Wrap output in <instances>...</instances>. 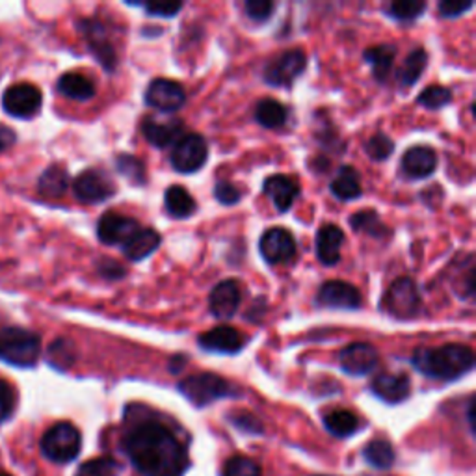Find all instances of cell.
<instances>
[{
	"label": "cell",
	"instance_id": "f907efd6",
	"mask_svg": "<svg viewBox=\"0 0 476 476\" xmlns=\"http://www.w3.org/2000/svg\"><path fill=\"white\" fill-rule=\"evenodd\" d=\"M467 421H469L471 431L474 433V399L469 401V406H467Z\"/></svg>",
	"mask_w": 476,
	"mask_h": 476
},
{
	"label": "cell",
	"instance_id": "8992f818",
	"mask_svg": "<svg viewBox=\"0 0 476 476\" xmlns=\"http://www.w3.org/2000/svg\"><path fill=\"white\" fill-rule=\"evenodd\" d=\"M382 307L396 319H413L421 309V296L413 280L410 277L396 280L385 293Z\"/></svg>",
	"mask_w": 476,
	"mask_h": 476
},
{
	"label": "cell",
	"instance_id": "ee69618b",
	"mask_svg": "<svg viewBox=\"0 0 476 476\" xmlns=\"http://www.w3.org/2000/svg\"><path fill=\"white\" fill-rule=\"evenodd\" d=\"M153 17H174L183 10V3H172V0H154V3L140 5Z\"/></svg>",
	"mask_w": 476,
	"mask_h": 476
},
{
	"label": "cell",
	"instance_id": "e0dca14e",
	"mask_svg": "<svg viewBox=\"0 0 476 476\" xmlns=\"http://www.w3.org/2000/svg\"><path fill=\"white\" fill-rule=\"evenodd\" d=\"M183 129L184 125L183 122H179V119H166V122H158V119L153 115L145 117L142 124V133L145 140L158 149L170 147L172 144L175 145L181 140Z\"/></svg>",
	"mask_w": 476,
	"mask_h": 476
},
{
	"label": "cell",
	"instance_id": "74e56055",
	"mask_svg": "<svg viewBox=\"0 0 476 476\" xmlns=\"http://www.w3.org/2000/svg\"><path fill=\"white\" fill-rule=\"evenodd\" d=\"M115 168L124 177H127L134 184H144L145 183V168L142 164L140 158L133 154H119L115 156Z\"/></svg>",
	"mask_w": 476,
	"mask_h": 476
},
{
	"label": "cell",
	"instance_id": "d6a6232c",
	"mask_svg": "<svg viewBox=\"0 0 476 476\" xmlns=\"http://www.w3.org/2000/svg\"><path fill=\"white\" fill-rule=\"evenodd\" d=\"M428 65V55L424 49H415L408 55V58L404 60L401 71H399V78H401V83L404 86H413L421 74L424 73Z\"/></svg>",
	"mask_w": 476,
	"mask_h": 476
},
{
	"label": "cell",
	"instance_id": "2e32d148",
	"mask_svg": "<svg viewBox=\"0 0 476 476\" xmlns=\"http://www.w3.org/2000/svg\"><path fill=\"white\" fill-rule=\"evenodd\" d=\"M372 392L387 404H401L410 399L412 380L408 374H378L371 385Z\"/></svg>",
	"mask_w": 476,
	"mask_h": 476
},
{
	"label": "cell",
	"instance_id": "1f68e13d",
	"mask_svg": "<svg viewBox=\"0 0 476 476\" xmlns=\"http://www.w3.org/2000/svg\"><path fill=\"white\" fill-rule=\"evenodd\" d=\"M394 55H396V49L392 45H378V47H371L365 51V60L371 64L376 81L380 83L387 81L392 62H394Z\"/></svg>",
	"mask_w": 476,
	"mask_h": 476
},
{
	"label": "cell",
	"instance_id": "cb8c5ba5",
	"mask_svg": "<svg viewBox=\"0 0 476 476\" xmlns=\"http://www.w3.org/2000/svg\"><path fill=\"white\" fill-rule=\"evenodd\" d=\"M158 246H161V234H158L154 229H145L140 227L129 241L122 246L124 253L131 261H144L149 255H153Z\"/></svg>",
	"mask_w": 476,
	"mask_h": 476
},
{
	"label": "cell",
	"instance_id": "e575fe53",
	"mask_svg": "<svg viewBox=\"0 0 476 476\" xmlns=\"http://www.w3.org/2000/svg\"><path fill=\"white\" fill-rule=\"evenodd\" d=\"M49 357V363L60 371L69 369L74 360H76V352H74V344L69 339H56L47 352Z\"/></svg>",
	"mask_w": 476,
	"mask_h": 476
},
{
	"label": "cell",
	"instance_id": "277c9868",
	"mask_svg": "<svg viewBox=\"0 0 476 476\" xmlns=\"http://www.w3.org/2000/svg\"><path fill=\"white\" fill-rule=\"evenodd\" d=\"M177 389L183 392L184 399H188L195 408H205L220 399L238 396V389L233 383H229L225 378L213 374V372L188 376L183 382H179Z\"/></svg>",
	"mask_w": 476,
	"mask_h": 476
},
{
	"label": "cell",
	"instance_id": "30bf717a",
	"mask_svg": "<svg viewBox=\"0 0 476 476\" xmlns=\"http://www.w3.org/2000/svg\"><path fill=\"white\" fill-rule=\"evenodd\" d=\"M73 192L78 202L101 203L110 200V197L115 193V184L104 172L86 170L74 179Z\"/></svg>",
	"mask_w": 476,
	"mask_h": 476
},
{
	"label": "cell",
	"instance_id": "f6af8a7d",
	"mask_svg": "<svg viewBox=\"0 0 476 476\" xmlns=\"http://www.w3.org/2000/svg\"><path fill=\"white\" fill-rule=\"evenodd\" d=\"M244 8H246V14H248L250 19L263 23V21H268L272 17L275 5L270 3V0H248Z\"/></svg>",
	"mask_w": 476,
	"mask_h": 476
},
{
	"label": "cell",
	"instance_id": "52a82bcc",
	"mask_svg": "<svg viewBox=\"0 0 476 476\" xmlns=\"http://www.w3.org/2000/svg\"><path fill=\"white\" fill-rule=\"evenodd\" d=\"M307 56L302 49L287 51L280 56H275L264 69V81L270 86L277 88H291L296 78L305 71Z\"/></svg>",
	"mask_w": 476,
	"mask_h": 476
},
{
	"label": "cell",
	"instance_id": "b9f144b4",
	"mask_svg": "<svg viewBox=\"0 0 476 476\" xmlns=\"http://www.w3.org/2000/svg\"><path fill=\"white\" fill-rule=\"evenodd\" d=\"M17 406V392L12 383L0 378V422L8 421Z\"/></svg>",
	"mask_w": 476,
	"mask_h": 476
},
{
	"label": "cell",
	"instance_id": "d590c367",
	"mask_svg": "<svg viewBox=\"0 0 476 476\" xmlns=\"http://www.w3.org/2000/svg\"><path fill=\"white\" fill-rule=\"evenodd\" d=\"M350 227L353 231H360V233H367L372 236H382L387 233L385 225L382 223L380 216L376 211H360L350 216Z\"/></svg>",
	"mask_w": 476,
	"mask_h": 476
},
{
	"label": "cell",
	"instance_id": "5bb4252c",
	"mask_svg": "<svg viewBox=\"0 0 476 476\" xmlns=\"http://www.w3.org/2000/svg\"><path fill=\"white\" fill-rule=\"evenodd\" d=\"M140 227L142 225L134 218L117 213H106L99 218L97 236L106 246H124Z\"/></svg>",
	"mask_w": 476,
	"mask_h": 476
},
{
	"label": "cell",
	"instance_id": "836d02e7",
	"mask_svg": "<svg viewBox=\"0 0 476 476\" xmlns=\"http://www.w3.org/2000/svg\"><path fill=\"white\" fill-rule=\"evenodd\" d=\"M119 474H122V463L112 456H99L88 460L74 472V476H119Z\"/></svg>",
	"mask_w": 476,
	"mask_h": 476
},
{
	"label": "cell",
	"instance_id": "d6986e66",
	"mask_svg": "<svg viewBox=\"0 0 476 476\" xmlns=\"http://www.w3.org/2000/svg\"><path fill=\"white\" fill-rule=\"evenodd\" d=\"M319 302L332 309L353 311L362 307V294L346 282H326L319 291Z\"/></svg>",
	"mask_w": 476,
	"mask_h": 476
},
{
	"label": "cell",
	"instance_id": "d4e9b609",
	"mask_svg": "<svg viewBox=\"0 0 476 476\" xmlns=\"http://www.w3.org/2000/svg\"><path fill=\"white\" fill-rule=\"evenodd\" d=\"M58 92L73 101H90L95 95V84L83 73H65L58 81Z\"/></svg>",
	"mask_w": 476,
	"mask_h": 476
},
{
	"label": "cell",
	"instance_id": "f35d334b",
	"mask_svg": "<svg viewBox=\"0 0 476 476\" xmlns=\"http://www.w3.org/2000/svg\"><path fill=\"white\" fill-rule=\"evenodd\" d=\"M452 101V92L445 86H428L424 88V92L417 97V103L424 108H430V110H438V108H443L447 106L449 103Z\"/></svg>",
	"mask_w": 476,
	"mask_h": 476
},
{
	"label": "cell",
	"instance_id": "ba28073f",
	"mask_svg": "<svg viewBox=\"0 0 476 476\" xmlns=\"http://www.w3.org/2000/svg\"><path fill=\"white\" fill-rule=\"evenodd\" d=\"M209 147L202 134H184L172 149V164L181 174H193L207 163Z\"/></svg>",
	"mask_w": 476,
	"mask_h": 476
},
{
	"label": "cell",
	"instance_id": "db71d44e",
	"mask_svg": "<svg viewBox=\"0 0 476 476\" xmlns=\"http://www.w3.org/2000/svg\"><path fill=\"white\" fill-rule=\"evenodd\" d=\"M314 476H335V474H314Z\"/></svg>",
	"mask_w": 476,
	"mask_h": 476
},
{
	"label": "cell",
	"instance_id": "3957f363",
	"mask_svg": "<svg viewBox=\"0 0 476 476\" xmlns=\"http://www.w3.org/2000/svg\"><path fill=\"white\" fill-rule=\"evenodd\" d=\"M42 353V337L37 333L10 326L0 330V360L14 365L30 369L37 363Z\"/></svg>",
	"mask_w": 476,
	"mask_h": 476
},
{
	"label": "cell",
	"instance_id": "603a6c76",
	"mask_svg": "<svg viewBox=\"0 0 476 476\" xmlns=\"http://www.w3.org/2000/svg\"><path fill=\"white\" fill-rule=\"evenodd\" d=\"M344 244V233L337 225H324L316 233V257L326 266L341 261V246Z\"/></svg>",
	"mask_w": 476,
	"mask_h": 476
},
{
	"label": "cell",
	"instance_id": "4fadbf2b",
	"mask_svg": "<svg viewBox=\"0 0 476 476\" xmlns=\"http://www.w3.org/2000/svg\"><path fill=\"white\" fill-rule=\"evenodd\" d=\"M145 103L161 112H177L186 103V92L175 81L154 78L145 90Z\"/></svg>",
	"mask_w": 476,
	"mask_h": 476
},
{
	"label": "cell",
	"instance_id": "ab89813d",
	"mask_svg": "<svg viewBox=\"0 0 476 476\" xmlns=\"http://www.w3.org/2000/svg\"><path fill=\"white\" fill-rule=\"evenodd\" d=\"M424 10H426V5L417 3V0H401V3L389 5V15L396 21H413L421 17Z\"/></svg>",
	"mask_w": 476,
	"mask_h": 476
},
{
	"label": "cell",
	"instance_id": "8fae6325",
	"mask_svg": "<svg viewBox=\"0 0 476 476\" xmlns=\"http://www.w3.org/2000/svg\"><path fill=\"white\" fill-rule=\"evenodd\" d=\"M259 250L266 263L285 264L296 255V241L291 231L283 227H273L261 236Z\"/></svg>",
	"mask_w": 476,
	"mask_h": 476
},
{
	"label": "cell",
	"instance_id": "4316f807",
	"mask_svg": "<svg viewBox=\"0 0 476 476\" xmlns=\"http://www.w3.org/2000/svg\"><path fill=\"white\" fill-rule=\"evenodd\" d=\"M289 110L285 104L275 99H261L255 106L257 124L264 129H280L287 124Z\"/></svg>",
	"mask_w": 476,
	"mask_h": 476
},
{
	"label": "cell",
	"instance_id": "ffe728a7",
	"mask_svg": "<svg viewBox=\"0 0 476 476\" xmlns=\"http://www.w3.org/2000/svg\"><path fill=\"white\" fill-rule=\"evenodd\" d=\"M238 305H241V287H238L234 280L220 282L209 296L211 312L222 321L233 319L234 312L238 311Z\"/></svg>",
	"mask_w": 476,
	"mask_h": 476
},
{
	"label": "cell",
	"instance_id": "f5cc1de1",
	"mask_svg": "<svg viewBox=\"0 0 476 476\" xmlns=\"http://www.w3.org/2000/svg\"><path fill=\"white\" fill-rule=\"evenodd\" d=\"M0 476H12V474H8V472H3V471H0Z\"/></svg>",
	"mask_w": 476,
	"mask_h": 476
},
{
	"label": "cell",
	"instance_id": "ac0fdd59",
	"mask_svg": "<svg viewBox=\"0 0 476 476\" xmlns=\"http://www.w3.org/2000/svg\"><path fill=\"white\" fill-rule=\"evenodd\" d=\"M200 346L207 352H216V353H238L246 346V337L231 328V326H218L197 339Z\"/></svg>",
	"mask_w": 476,
	"mask_h": 476
},
{
	"label": "cell",
	"instance_id": "60d3db41",
	"mask_svg": "<svg viewBox=\"0 0 476 476\" xmlns=\"http://www.w3.org/2000/svg\"><path fill=\"white\" fill-rule=\"evenodd\" d=\"M365 149H367V154L372 158V161L376 163H382V161H387V158L392 154L394 151V142L380 133V134H374L367 144H365Z\"/></svg>",
	"mask_w": 476,
	"mask_h": 476
},
{
	"label": "cell",
	"instance_id": "44dd1931",
	"mask_svg": "<svg viewBox=\"0 0 476 476\" xmlns=\"http://www.w3.org/2000/svg\"><path fill=\"white\" fill-rule=\"evenodd\" d=\"M438 168V154L431 147H410L402 156V172L412 179L430 177Z\"/></svg>",
	"mask_w": 476,
	"mask_h": 476
},
{
	"label": "cell",
	"instance_id": "c3c4849f",
	"mask_svg": "<svg viewBox=\"0 0 476 476\" xmlns=\"http://www.w3.org/2000/svg\"><path fill=\"white\" fill-rule=\"evenodd\" d=\"M99 272L106 277V280H119V277H124L125 275V268L119 264L117 261L114 259H103L99 261L97 264Z\"/></svg>",
	"mask_w": 476,
	"mask_h": 476
},
{
	"label": "cell",
	"instance_id": "9c48e42d",
	"mask_svg": "<svg viewBox=\"0 0 476 476\" xmlns=\"http://www.w3.org/2000/svg\"><path fill=\"white\" fill-rule=\"evenodd\" d=\"M42 103H44L42 90L30 83L14 84L3 95L5 112L19 119L34 117L39 112V108H42Z\"/></svg>",
	"mask_w": 476,
	"mask_h": 476
},
{
	"label": "cell",
	"instance_id": "9a60e30c",
	"mask_svg": "<svg viewBox=\"0 0 476 476\" xmlns=\"http://www.w3.org/2000/svg\"><path fill=\"white\" fill-rule=\"evenodd\" d=\"M78 28L84 34L86 42L90 51L94 53V56L99 60V64L106 69V71H114L115 67V51L110 45L108 37H106V28L103 23H99L97 19H84L78 23Z\"/></svg>",
	"mask_w": 476,
	"mask_h": 476
},
{
	"label": "cell",
	"instance_id": "7a4b0ae2",
	"mask_svg": "<svg viewBox=\"0 0 476 476\" xmlns=\"http://www.w3.org/2000/svg\"><path fill=\"white\" fill-rule=\"evenodd\" d=\"M412 363L428 378L454 382L474 367V352L465 344L419 348L413 352Z\"/></svg>",
	"mask_w": 476,
	"mask_h": 476
},
{
	"label": "cell",
	"instance_id": "7dc6e473",
	"mask_svg": "<svg viewBox=\"0 0 476 476\" xmlns=\"http://www.w3.org/2000/svg\"><path fill=\"white\" fill-rule=\"evenodd\" d=\"M472 10V3H461V0H443L440 3V12L443 17H458Z\"/></svg>",
	"mask_w": 476,
	"mask_h": 476
},
{
	"label": "cell",
	"instance_id": "7bdbcfd3",
	"mask_svg": "<svg viewBox=\"0 0 476 476\" xmlns=\"http://www.w3.org/2000/svg\"><path fill=\"white\" fill-rule=\"evenodd\" d=\"M229 422H231L234 428H238L241 431H244V433L261 435V433L264 431L263 422H261L255 415H252V413H248V412L231 413V415H229Z\"/></svg>",
	"mask_w": 476,
	"mask_h": 476
},
{
	"label": "cell",
	"instance_id": "7402d4cb",
	"mask_svg": "<svg viewBox=\"0 0 476 476\" xmlns=\"http://www.w3.org/2000/svg\"><path fill=\"white\" fill-rule=\"evenodd\" d=\"M264 193L273 202L275 209L280 213H287L296 202L300 186L294 179L287 175H272L264 181Z\"/></svg>",
	"mask_w": 476,
	"mask_h": 476
},
{
	"label": "cell",
	"instance_id": "4dcf8cb0",
	"mask_svg": "<svg viewBox=\"0 0 476 476\" xmlns=\"http://www.w3.org/2000/svg\"><path fill=\"white\" fill-rule=\"evenodd\" d=\"M69 186V172L62 164L49 166L37 181L39 193L47 197H60Z\"/></svg>",
	"mask_w": 476,
	"mask_h": 476
},
{
	"label": "cell",
	"instance_id": "8d00e7d4",
	"mask_svg": "<svg viewBox=\"0 0 476 476\" xmlns=\"http://www.w3.org/2000/svg\"><path fill=\"white\" fill-rule=\"evenodd\" d=\"M222 476H263V471L255 460L236 454L225 461Z\"/></svg>",
	"mask_w": 476,
	"mask_h": 476
},
{
	"label": "cell",
	"instance_id": "5b68a950",
	"mask_svg": "<svg viewBox=\"0 0 476 476\" xmlns=\"http://www.w3.org/2000/svg\"><path fill=\"white\" fill-rule=\"evenodd\" d=\"M83 449V435L71 422H56L42 438V452L55 463L73 461Z\"/></svg>",
	"mask_w": 476,
	"mask_h": 476
},
{
	"label": "cell",
	"instance_id": "681fc988",
	"mask_svg": "<svg viewBox=\"0 0 476 476\" xmlns=\"http://www.w3.org/2000/svg\"><path fill=\"white\" fill-rule=\"evenodd\" d=\"M17 142V134L14 129H10L8 125L0 124V153H5L8 149H12Z\"/></svg>",
	"mask_w": 476,
	"mask_h": 476
},
{
	"label": "cell",
	"instance_id": "484cf974",
	"mask_svg": "<svg viewBox=\"0 0 476 476\" xmlns=\"http://www.w3.org/2000/svg\"><path fill=\"white\" fill-rule=\"evenodd\" d=\"M330 188H332V193L337 197V200H342V202L357 200V197H360L362 192H363L360 174H357L350 166H342L339 170V174L332 181Z\"/></svg>",
	"mask_w": 476,
	"mask_h": 476
},
{
	"label": "cell",
	"instance_id": "f546056e",
	"mask_svg": "<svg viewBox=\"0 0 476 476\" xmlns=\"http://www.w3.org/2000/svg\"><path fill=\"white\" fill-rule=\"evenodd\" d=\"M363 460L372 469L389 471L396 461V452L387 440H372L363 447Z\"/></svg>",
	"mask_w": 476,
	"mask_h": 476
},
{
	"label": "cell",
	"instance_id": "816d5d0a",
	"mask_svg": "<svg viewBox=\"0 0 476 476\" xmlns=\"http://www.w3.org/2000/svg\"><path fill=\"white\" fill-rule=\"evenodd\" d=\"M184 362H186V360H181V362H179V355H175V363L179 365V371L183 369V363H184ZM172 372L175 374V372H177V367H174V369H172Z\"/></svg>",
	"mask_w": 476,
	"mask_h": 476
},
{
	"label": "cell",
	"instance_id": "bcb514c9",
	"mask_svg": "<svg viewBox=\"0 0 476 476\" xmlns=\"http://www.w3.org/2000/svg\"><path fill=\"white\" fill-rule=\"evenodd\" d=\"M214 197L222 205H234L241 202V190H238L233 183L229 181H218L214 186Z\"/></svg>",
	"mask_w": 476,
	"mask_h": 476
},
{
	"label": "cell",
	"instance_id": "f1b7e54d",
	"mask_svg": "<svg viewBox=\"0 0 476 476\" xmlns=\"http://www.w3.org/2000/svg\"><path fill=\"white\" fill-rule=\"evenodd\" d=\"M166 213L172 218L184 220L195 213V202L184 186H170L164 195Z\"/></svg>",
	"mask_w": 476,
	"mask_h": 476
},
{
	"label": "cell",
	"instance_id": "83f0119b",
	"mask_svg": "<svg viewBox=\"0 0 476 476\" xmlns=\"http://www.w3.org/2000/svg\"><path fill=\"white\" fill-rule=\"evenodd\" d=\"M324 428L333 435V438L346 440L360 430V419L350 410H333L324 415Z\"/></svg>",
	"mask_w": 476,
	"mask_h": 476
},
{
	"label": "cell",
	"instance_id": "7c38bea8",
	"mask_svg": "<svg viewBox=\"0 0 476 476\" xmlns=\"http://www.w3.org/2000/svg\"><path fill=\"white\" fill-rule=\"evenodd\" d=\"M378 350L369 342H352L342 348L339 362L346 374L350 376H367L378 367Z\"/></svg>",
	"mask_w": 476,
	"mask_h": 476
},
{
	"label": "cell",
	"instance_id": "6da1fadb",
	"mask_svg": "<svg viewBox=\"0 0 476 476\" xmlns=\"http://www.w3.org/2000/svg\"><path fill=\"white\" fill-rule=\"evenodd\" d=\"M122 449L144 476H184L190 467L188 443L156 417L134 421L124 435Z\"/></svg>",
	"mask_w": 476,
	"mask_h": 476
}]
</instances>
